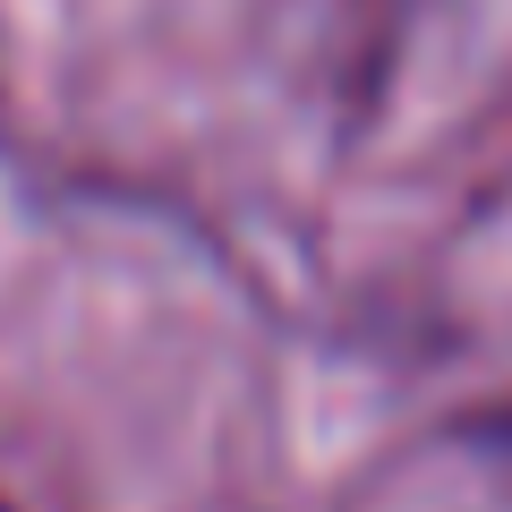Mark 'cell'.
Masks as SVG:
<instances>
[{
  "instance_id": "1",
  "label": "cell",
  "mask_w": 512,
  "mask_h": 512,
  "mask_svg": "<svg viewBox=\"0 0 512 512\" xmlns=\"http://www.w3.org/2000/svg\"><path fill=\"white\" fill-rule=\"evenodd\" d=\"M504 444H512V419H504Z\"/></svg>"
}]
</instances>
